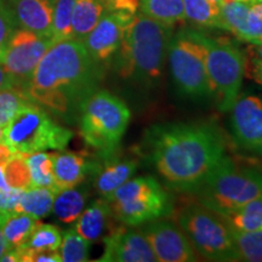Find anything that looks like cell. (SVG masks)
<instances>
[{
    "label": "cell",
    "instance_id": "obj_44",
    "mask_svg": "<svg viewBox=\"0 0 262 262\" xmlns=\"http://www.w3.org/2000/svg\"><path fill=\"white\" fill-rule=\"evenodd\" d=\"M0 143H4V126L0 125Z\"/></svg>",
    "mask_w": 262,
    "mask_h": 262
},
{
    "label": "cell",
    "instance_id": "obj_29",
    "mask_svg": "<svg viewBox=\"0 0 262 262\" xmlns=\"http://www.w3.org/2000/svg\"><path fill=\"white\" fill-rule=\"evenodd\" d=\"M185 16L192 24L202 27L220 28V5L210 0H183Z\"/></svg>",
    "mask_w": 262,
    "mask_h": 262
},
{
    "label": "cell",
    "instance_id": "obj_37",
    "mask_svg": "<svg viewBox=\"0 0 262 262\" xmlns=\"http://www.w3.org/2000/svg\"><path fill=\"white\" fill-rule=\"evenodd\" d=\"M31 262H61V255L58 251H38L29 256Z\"/></svg>",
    "mask_w": 262,
    "mask_h": 262
},
{
    "label": "cell",
    "instance_id": "obj_12",
    "mask_svg": "<svg viewBox=\"0 0 262 262\" xmlns=\"http://www.w3.org/2000/svg\"><path fill=\"white\" fill-rule=\"evenodd\" d=\"M150 244L157 261L191 262L196 260L195 250L181 228L164 219L143 224L141 228Z\"/></svg>",
    "mask_w": 262,
    "mask_h": 262
},
{
    "label": "cell",
    "instance_id": "obj_19",
    "mask_svg": "<svg viewBox=\"0 0 262 262\" xmlns=\"http://www.w3.org/2000/svg\"><path fill=\"white\" fill-rule=\"evenodd\" d=\"M112 216L110 202L104 198L97 199L84 209L78 217L74 229L91 243L103 237L104 232L110 228Z\"/></svg>",
    "mask_w": 262,
    "mask_h": 262
},
{
    "label": "cell",
    "instance_id": "obj_22",
    "mask_svg": "<svg viewBox=\"0 0 262 262\" xmlns=\"http://www.w3.org/2000/svg\"><path fill=\"white\" fill-rule=\"evenodd\" d=\"M88 191L85 188H64L56 193L52 205V212L63 224L77 221L85 208Z\"/></svg>",
    "mask_w": 262,
    "mask_h": 262
},
{
    "label": "cell",
    "instance_id": "obj_21",
    "mask_svg": "<svg viewBox=\"0 0 262 262\" xmlns=\"http://www.w3.org/2000/svg\"><path fill=\"white\" fill-rule=\"evenodd\" d=\"M106 12L103 0H75L72 15L73 39L83 41Z\"/></svg>",
    "mask_w": 262,
    "mask_h": 262
},
{
    "label": "cell",
    "instance_id": "obj_15",
    "mask_svg": "<svg viewBox=\"0 0 262 262\" xmlns=\"http://www.w3.org/2000/svg\"><path fill=\"white\" fill-rule=\"evenodd\" d=\"M104 251L101 262H155L150 244L139 228L133 226L114 228L103 237Z\"/></svg>",
    "mask_w": 262,
    "mask_h": 262
},
{
    "label": "cell",
    "instance_id": "obj_34",
    "mask_svg": "<svg viewBox=\"0 0 262 262\" xmlns=\"http://www.w3.org/2000/svg\"><path fill=\"white\" fill-rule=\"evenodd\" d=\"M4 172L6 181L11 188L27 189L32 187L29 170L24 156L16 153L11 159L4 165Z\"/></svg>",
    "mask_w": 262,
    "mask_h": 262
},
{
    "label": "cell",
    "instance_id": "obj_46",
    "mask_svg": "<svg viewBox=\"0 0 262 262\" xmlns=\"http://www.w3.org/2000/svg\"><path fill=\"white\" fill-rule=\"evenodd\" d=\"M238 2H247V3H251V4H254V3H261L262 0H238Z\"/></svg>",
    "mask_w": 262,
    "mask_h": 262
},
{
    "label": "cell",
    "instance_id": "obj_10",
    "mask_svg": "<svg viewBox=\"0 0 262 262\" xmlns=\"http://www.w3.org/2000/svg\"><path fill=\"white\" fill-rule=\"evenodd\" d=\"M168 57L171 75L180 93L192 98L212 96L205 64V49L189 29L170 39Z\"/></svg>",
    "mask_w": 262,
    "mask_h": 262
},
{
    "label": "cell",
    "instance_id": "obj_32",
    "mask_svg": "<svg viewBox=\"0 0 262 262\" xmlns=\"http://www.w3.org/2000/svg\"><path fill=\"white\" fill-rule=\"evenodd\" d=\"M90 242L81 237L75 229H68L62 234L60 245L61 261L84 262L89 260Z\"/></svg>",
    "mask_w": 262,
    "mask_h": 262
},
{
    "label": "cell",
    "instance_id": "obj_6",
    "mask_svg": "<svg viewBox=\"0 0 262 262\" xmlns=\"http://www.w3.org/2000/svg\"><path fill=\"white\" fill-rule=\"evenodd\" d=\"M73 133L58 125L38 103L28 101L4 126V143L14 153L63 150Z\"/></svg>",
    "mask_w": 262,
    "mask_h": 262
},
{
    "label": "cell",
    "instance_id": "obj_11",
    "mask_svg": "<svg viewBox=\"0 0 262 262\" xmlns=\"http://www.w3.org/2000/svg\"><path fill=\"white\" fill-rule=\"evenodd\" d=\"M52 44L54 40L50 37H42L25 28L16 29L0 62L24 89Z\"/></svg>",
    "mask_w": 262,
    "mask_h": 262
},
{
    "label": "cell",
    "instance_id": "obj_48",
    "mask_svg": "<svg viewBox=\"0 0 262 262\" xmlns=\"http://www.w3.org/2000/svg\"><path fill=\"white\" fill-rule=\"evenodd\" d=\"M14 2H16V0H14Z\"/></svg>",
    "mask_w": 262,
    "mask_h": 262
},
{
    "label": "cell",
    "instance_id": "obj_24",
    "mask_svg": "<svg viewBox=\"0 0 262 262\" xmlns=\"http://www.w3.org/2000/svg\"><path fill=\"white\" fill-rule=\"evenodd\" d=\"M140 12L172 28L186 19L183 0H140Z\"/></svg>",
    "mask_w": 262,
    "mask_h": 262
},
{
    "label": "cell",
    "instance_id": "obj_20",
    "mask_svg": "<svg viewBox=\"0 0 262 262\" xmlns=\"http://www.w3.org/2000/svg\"><path fill=\"white\" fill-rule=\"evenodd\" d=\"M62 242V233L56 226L41 224L38 221L27 242L16 248L19 262H28L33 253L38 251H57Z\"/></svg>",
    "mask_w": 262,
    "mask_h": 262
},
{
    "label": "cell",
    "instance_id": "obj_38",
    "mask_svg": "<svg viewBox=\"0 0 262 262\" xmlns=\"http://www.w3.org/2000/svg\"><path fill=\"white\" fill-rule=\"evenodd\" d=\"M9 88H19L17 81H16L12 75L8 73L4 66L0 62V90L9 89Z\"/></svg>",
    "mask_w": 262,
    "mask_h": 262
},
{
    "label": "cell",
    "instance_id": "obj_8",
    "mask_svg": "<svg viewBox=\"0 0 262 262\" xmlns=\"http://www.w3.org/2000/svg\"><path fill=\"white\" fill-rule=\"evenodd\" d=\"M191 34L205 49L206 72L217 106L222 112H228L243 83L247 64L243 52L227 39H215L196 31H191Z\"/></svg>",
    "mask_w": 262,
    "mask_h": 262
},
{
    "label": "cell",
    "instance_id": "obj_25",
    "mask_svg": "<svg viewBox=\"0 0 262 262\" xmlns=\"http://www.w3.org/2000/svg\"><path fill=\"white\" fill-rule=\"evenodd\" d=\"M56 193L48 187H29L24 189L15 212H25L37 220L44 219L52 211Z\"/></svg>",
    "mask_w": 262,
    "mask_h": 262
},
{
    "label": "cell",
    "instance_id": "obj_39",
    "mask_svg": "<svg viewBox=\"0 0 262 262\" xmlns=\"http://www.w3.org/2000/svg\"><path fill=\"white\" fill-rule=\"evenodd\" d=\"M8 214H9L8 211L0 210V260H2V257L4 256V254L6 253V251L10 250L9 245L5 241L4 233H3V224H4V221H5V219H6V216H8Z\"/></svg>",
    "mask_w": 262,
    "mask_h": 262
},
{
    "label": "cell",
    "instance_id": "obj_27",
    "mask_svg": "<svg viewBox=\"0 0 262 262\" xmlns=\"http://www.w3.org/2000/svg\"><path fill=\"white\" fill-rule=\"evenodd\" d=\"M24 156L29 170L32 187H48L52 191L58 192L55 185L54 172H52L51 153L33 152L21 153Z\"/></svg>",
    "mask_w": 262,
    "mask_h": 262
},
{
    "label": "cell",
    "instance_id": "obj_7",
    "mask_svg": "<svg viewBox=\"0 0 262 262\" xmlns=\"http://www.w3.org/2000/svg\"><path fill=\"white\" fill-rule=\"evenodd\" d=\"M180 228L201 256L211 261H238L231 226L203 204H189L179 214Z\"/></svg>",
    "mask_w": 262,
    "mask_h": 262
},
{
    "label": "cell",
    "instance_id": "obj_9",
    "mask_svg": "<svg viewBox=\"0 0 262 262\" xmlns=\"http://www.w3.org/2000/svg\"><path fill=\"white\" fill-rule=\"evenodd\" d=\"M104 199L110 202L113 217L133 227L165 217L172 210L169 194L152 176L127 180Z\"/></svg>",
    "mask_w": 262,
    "mask_h": 262
},
{
    "label": "cell",
    "instance_id": "obj_1",
    "mask_svg": "<svg viewBox=\"0 0 262 262\" xmlns=\"http://www.w3.org/2000/svg\"><path fill=\"white\" fill-rule=\"evenodd\" d=\"M150 162L169 187L194 192L226 156L221 130L212 123H169L147 133Z\"/></svg>",
    "mask_w": 262,
    "mask_h": 262
},
{
    "label": "cell",
    "instance_id": "obj_23",
    "mask_svg": "<svg viewBox=\"0 0 262 262\" xmlns=\"http://www.w3.org/2000/svg\"><path fill=\"white\" fill-rule=\"evenodd\" d=\"M251 3L227 0L220 5L221 29L237 37L239 40L250 42L248 31V14Z\"/></svg>",
    "mask_w": 262,
    "mask_h": 262
},
{
    "label": "cell",
    "instance_id": "obj_26",
    "mask_svg": "<svg viewBox=\"0 0 262 262\" xmlns=\"http://www.w3.org/2000/svg\"><path fill=\"white\" fill-rule=\"evenodd\" d=\"M37 224V219L25 212H9L3 224V233L9 249H16L24 245Z\"/></svg>",
    "mask_w": 262,
    "mask_h": 262
},
{
    "label": "cell",
    "instance_id": "obj_18",
    "mask_svg": "<svg viewBox=\"0 0 262 262\" xmlns=\"http://www.w3.org/2000/svg\"><path fill=\"white\" fill-rule=\"evenodd\" d=\"M139 168V162L136 159H117L104 163V165L96 164L94 172L95 188L103 198L119 188L123 183L131 179Z\"/></svg>",
    "mask_w": 262,
    "mask_h": 262
},
{
    "label": "cell",
    "instance_id": "obj_45",
    "mask_svg": "<svg viewBox=\"0 0 262 262\" xmlns=\"http://www.w3.org/2000/svg\"><path fill=\"white\" fill-rule=\"evenodd\" d=\"M210 2L215 3V4H217V5H222L225 2H227V0H210Z\"/></svg>",
    "mask_w": 262,
    "mask_h": 262
},
{
    "label": "cell",
    "instance_id": "obj_16",
    "mask_svg": "<svg viewBox=\"0 0 262 262\" xmlns=\"http://www.w3.org/2000/svg\"><path fill=\"white\" fill-rule=\"evenodd\" d=\"M51 157L55 185L58 191L80 185L88 173L94 172L96 165V163L73 152L51 153Z\"/></svg>",
    "mask_w": 262,
    "mask_h": 262
},
{
    "label": "cell",
    "instance_id": "obj_43",
    "mask_svg": "<svg viewBox=\"0 0 262 262\" xmlns=\"http://www.w3.org/2000/svg\"><path fill=\"white\" fill-rule=\"evenodd\" d=\"M11 187L6 181L5 178V172H4V165H0V192L2 193H6L9 192Z\"/></svg>",
    "mask_w": 262,
    "mask_h": 262
},
{
    "label": "cell",
    "instance_id": "obj_13",
    "mask_svg": "<svg viewBox=\"0 0 262 262\" xmlns=\"http://www.w3.org/2000/svg\"><path fill=\"white\" fill-rule=\"evenodd\" d=\"M231 126L235 145L244 152L262 157V100L243 95L231 108Z\"/></svg>",
    "mask_w": 262,
    "mask_h": 262
},
{
    "label": "cell",
    "instance_id": "obj_3",
    "mask_svg": "<svg viewBox=\"0 0 262 262\" xmlns=\"http://www.w3.org/2000/svg\"><path fill=\"white\" fill-rule=\"evenodd\" d=\"M172 27L137 12L124 32L117 51L118 74L139 83H156L162 77Z\"/></svg>",
    "mask_w": 262,
    "mask_h": 262
},
{
    "label": "cell",
    "instance_id": "obj_47",
    "mask_svg": "<svg viewBox=\"0 0 262 262\" xmlns=\"http://www.w3.org/2000/svg\"><path fill=\"white\" fill-rule=\"evenodd\" d=\"M0 198H2V192H0Z\"/></svg>",
    "mask_w": 262,
    "mask_h": 262
},
{
    "label": "cell",
    "instance_id": "obj_17",
    "mask_svg": "<svg viewBox=\"0 0 262 262\" xmlns=\"http://www.w3.org/2000/svg\"><path fill=\"white\" fill-rule=\"evenodd\" d=\"M15 16L22 28L51 38L54 0H16Z\"/></svg>",
    "mask_w": 262,
    "mask_h": 262
},
{
    "label": "cell",
    "instance_id": "obj_33",
    "mask_svg": "<svg viewBox=\"0 0 262 262\" xmlns=\"http://www.w3.org/2000/svg\"><path fill=\"white\" fill-rule=\"evenodd\" d=\"M31 101L21 88H9L0 90V125L5 126L17 111Z\"/></svg>",
    "mask_w": 262,
    "mask_h": 262
},
{
    "label": "cell",
    "instance_id": "obj_35",
    "mask_svg": "<svg viewBox=\"0 0 262 262\" xmlns=\"http://www.w3.org/2000/svg\"><path fill=\"white\" fill-rule=\"evenodd\" d=\"M18 22L15 12H12L3 0H0V60L6 49V45L17 29Z\"/></svg>",
    "mask_w": 262,
    "mask_h": 262
},
{
    "label": "cell",
    "instance_id": "obj_30",
    "mask_svg": "<svg viewBox=\"0 0 262 262\" xmlns=\"http://www.w3.org/2000/svg\"><path fill=\"white\" fill-rule=\"evenodd\" d=\"M238 261L262 262V229L261 231L232 232Z\"/></svg>",
    "mask_w": 262,
    "mask_h": 262
},
{
    "label": "cell",
    "instance_id": "obj_36",
    "mask_svg": "<svg viewBox=\"0 0 262 262\" xmlns=\"http://www.w3.org/2000/svg\"><path fill=\"white\" fill-rule=\"evenodd\" d=\"M248 31L250 42L262 40V2L251 4L248 14Z\"/></svg>",
    "mask_w": 262,
    "mask_h": 262
},
{
    "label": "cell",
    "instance_id": "obj_41",
    "mask_svg": "<svg viewBox=\"0 0 262 262\" xmlns=\"http://www.w3.org/2000/svg\"><path fill=\"white\" fill-rule=\"evenodd\" d=\"M15 155L5 143H0V165H5Z\"/></svg>",
    "mask_w": 262,
    "mask_h": 262
},
{
    "label": "cell",
    "instance_id": "obj_5",
    "mask_svg": "<svg viewBox=\"0 0 262 262\" xmlns=\"http://www.w3.org/2000/svg\"><path fill=\"white\" fill-rule=\"evenodd\" d=\"M130 118L131 112L123 100L106 90H97L80 106L81 137L103 157H110L119 146Z\"/></svg>",
    "mask_w": 262,
    "mask_h": 262
},
{
    "label": "cell",
    "instance_id": "obj_40",
    "mask_svg": "<svg viewBox=\"0 0 262 262\" xmlns=\"http://www.w3.org/2000/svg\"><path fill=\"white\" fill-rule=\"evenodd\" d=\"M249 72H250L249 74H250L258 84L262 85V61L251 60V70Z\"/></svg>",
    "mask_w": 262,
    "mask_h": 262
},
{
    "label": "cell",
    "instance_id": "obj_31",
    "mask_svg": "<svg viewBox=\"0 0 262 262\" xmlns=\"http://www.w3.org/2000/svg\"><path fill=\"white\" fill-rule=\"evenodd\" d=\"M75 0H54L52 16V40L54 42L73 39L72 15Z\"/></svg>",
    "mask_w": 262,
    "mask_h": 262
},
{
    "label": "cell",
    "instance_id": "obj_42",
    "mask_svg": "<svg viewBox=\"0 0 262 262\" xmlns=\"http://www.w3.org/2000/svg\"><path fill=\"white\" fill-rule=\"evenodd\" d=\"M251 56H253V60L262 61V40L254 42L251 47Z\"/></svg>",
    "mask_w": 262,
    "mask_h": 262
},
{
    "label": "cell",
    "instance_id": "obj_2",
    "mask_svg": "<svg viewBox=\"0 0 262 262\" xmlns=\"http://www.w3.org/2000/svg\"><path fill=\"white\" fill-rule=\"evenodd\" d=\"M103 77L83 41H56L42 56L24 91L33 102L57 116L79 114L83 102L98 90Z\"/></svg>",
    "mask_w": 262,
    "mask_h": 262
},
{
    "label": "cell",
    "instance_id": "obj_28",
    "mask_svg": "<svg viewBox=\"0 0 262 262\" xmlns=\"http://www.w3.org/2000/svg\"><path fill=\"white\" fill-rule=\"evenodd\" d=\"M224 217L235 231H261L262 229V195L248 202Z\"/></svg>",
    "mask_w": 262,
    "mask_h": 262
},
{
    "label": "cell",
    "instance_id": "obj_14",
    "mask_svg": "<svg viewBox=\"0 0 262 262\" xmlns=\"http://www.w3.org/2000/svg\"><path fill=\"white\" fill-rule=\"evenodd\" d=\"M134 16L124 11H107L85 37L83 44L97 63L103 66L116 56L124 32Z\"/></svg>",
    "mask_w": 262,
    "mask_h": 262
},
{
    "label": "cell",
    "instance_id": "obj_4",
    "mask_svg": "<svg viewBox=\"0 0 262 262\" xmlns=\"http://www.w3.org/2000/svg\"><path fill=\"white\" fill-rule=\"evenodd\" d=\"M194 192L201 204L226 216L262 195V170L237 165L225 156Z\"/></svg>",
    "mask_w": 262,
    "mask_h": 262
}]
</instances>
